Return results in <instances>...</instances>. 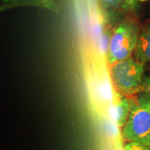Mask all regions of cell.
<instances>
[{"mask_svg": "<svg viewBox=\"0 0 150 150\" xmlns=\"http://www.w3.org/2000/svg\"><path fill=\"white\" fill-rule=\"evenodd\" d=\"M11 6V5H3V6H0V12L1 11H2L4 10H5V9L8 8H10Z\"/></svg>", "mask_w": 150, "mask_h": 150, "instance_id": "10", "label": "cell"}, {"mask_svg": "<svg viewBox=\"0 0 150 150\" xmlns=\"http://www.w3.org/2000/svg\"><path fill=\"white\" fill-rule=\"evenodd\" d=\"M128 97L131 108L122 130L123 139L150 147V93L141 92Z\"/></svg>", "mask_w": 150, "mask_h": 150, "instance_id": "1", "label": "cell"}, {"mask_svg": "<svg viewBox=\"0 0 150 150\" xmlns=\"http://www.w3.org/2000/svg\"><path fill=\"white\" fill-rule=\"evenodd\" d=\"M139 27L132 21L126 20L116 26L110 36L107 50L110 65L131 57L139 36Z\"/></svg>", "mask_w": 150, "mask_h": 150, "instance_id": "3", "label": "cell"}, {"mask_svg": "<svg viewBox=\"0 0 150 150\" xmlns=\"http://www.w3.org/2000/svg\"><path fill=\"white\" fill-rule=\"evenodd\" d=\"M130 108L131 105L129 97L116 93L113 110L115 120L119 127L122 128L126 124L130 112Z\"/></svg>", "mask_w": 150, "mask_h": 150, "instance_id": "5", "label": "cell"}, {"mask_svg": "<svg viewBox=\"0 0 150 150\" xmlns=\"http://www.w3.org/2000/svg\"><path fill=\"white\" fill-rule=\"evenodd\" d=\"M140 1H147V0H139Z\"/></svg>", "mask_w": 150, "mask_h": 150, "instance_id": "11", "label": "cell"}, {"mask_svg": "<svg viewBox=\"0 0 150 150\" xmlns=\"http://www.w3.org/2000/svg\"><path fill=\"white\" fill-rule=\"evenodd\" d=\"M134 52L138 61L143 64L150 62V24L140 31Z\"/></svg>", "mask_w": 150, "mask_h": 150, "instance_id": "4", "label": "cell"}, {"mask_svg": "<svg viewBox=\"0 0 150 150\" xmlns=\"http://www.w3.org/2000/svg\"><path fill=\"white\" fill-rule=\"evenodd\" d=\"M123 150H150V147L135 142H127Z\"/></svg>", "mask_w": 150, "mask_h": 150, "instance_id": "7", "label": "cell"}, {"mask_svg": "<svg viewBox=\"0 0 150 150\" xmlns=\"http://www.w3.org/2000/svg\"><path fill=\"white\" fill-rule=\"evenodd\" d=\"M144 70L143 63L132 57L110 65V79L116 93L129 97L143 92Z\"/></svg>", "mask_w": 150, "mask_h": 150, "instance_id": "2", "label": "cell"}, {"mask_svg": "<svg viewBox=\"0 0 150 150\" xmlns=\"http://www.w3.org/2000/svg\"><path fill=\"white\" fill-rule=\"evenodd\" d=\"M126 9H134L136 7L138 0H123Z\"/></svg>", "mask_w": 150, "mask_h": 150, "instance_id": "9", "label": "cell"}, {"mask_svg": "<svg viewBox=\"0 0 150 150\" xmlns=\"http://www.w3.org/2000/svg\"><path fill=\"white\" fill-rule=\"evenodd\" d=\"M142 91L150 93V77L147 76H143L142 79Z\"/></svg>", "mask_w": 150, "mask_h": 150, "instance_id": "8", "label": "cell"}, {"mask_svg": "<svg viewBox=\"0 0 150 150\" xmlns=\"http://www.w3.org/2000/svg\"><path fill=\"white\" fill-rule=\"evenodd\" d=\"M102 2L105 8L126 9L123 0H102Z\"/></svg>", "mask_w": 150, "mask_h": 150, "instance_id": "6", "label": "cell"}]
</instances>
